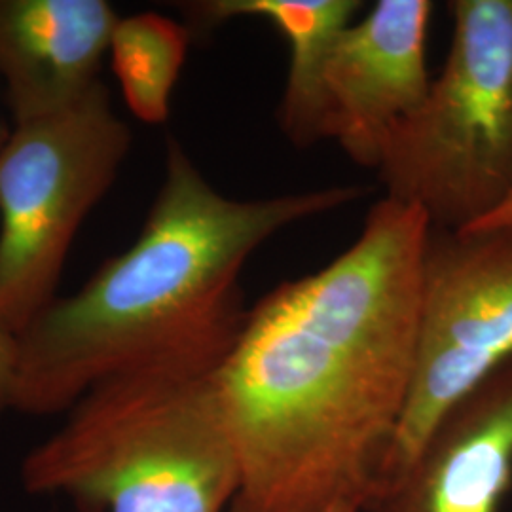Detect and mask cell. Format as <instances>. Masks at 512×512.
<instances>
[{"label":"cell","mask_w":512,"mask_h":512,"mask_svg":"<svg viewBox=\"0 0 512 512\" xmlns=\"http://www.w3.org/2000/svg\"><path fill=\"white\" fill-rule=\"evenodd\" d=\"M429 0H380L336 37L323 65L325 135L376 169L389 131L423 101Z\"/></svg>","instance_id":"52a82bcc"},{"label":"cell","mask_w":512,"mask_h":512,"mask_svg":"<svg viewBox=\"0 0 512 512\" xmlns=\"http://www.w3.org/2000/svg\"><path fill=\"white\" fill-rule=\"evenodd\" d=\"M366 192L348 184L228 198L167 139L164 181L137 239L19 334L12 410L69 412L93 387L128 374H215L249 313L239 277L256 249Z\"/></svg>","instance_id":"7a4b0ae2"},{"label":"cell","mask_w":512,"mask_h":512,"mask_svg":"<svg viewBox=\"0 0 512 512\" xmlns=\"http://www.w3.org/2000/svg\"><path fill=\"white\" fill-rule=\"evenodd\" d=\"M359 0H194L183 2L192 37L239 18L266 19L289 46V74L279 124L296 147L325 135L323 65L336 37L359 14Z\"/></svg>","instance_id":"30bf717a"},{"label":"cell","mask_w":512,"mask_h":512,"mask_svg":"<svg viewBox=\"0 0 512 512\" xmlns=\"http://www.w3.org/2000/svg\"><path fill=\"white\" fill-rule=\"evenodd\" d=\"M363 505L359 501H353V499H342L334 505H330L329 509H325L323 512H361Z\"/></svg>","instance_id":"5bb4252c"},{"label":"cell","mask_w":512,"mask_h":512,"mask_svg":"<svg viewBox=\"0 0 512 512\" xmlns=\"http://www.w3.org/2000/svg\"><path fill=\"white\" fill-rule=\"evenodd\" d=\"M511 357L512 224L431 228L421 264L414 378L378 480L408 467L454 404Z\"/></svg>","instance_id":"8992f818"},{"label":"cell","mask_w":512,"mask_h":512,"mask_svg":"<svg viewBox=\"0 0 512 512\" xmlns=\"http://www.w3.org/2000/svg\"><path fill=\"white\" fill-rule=\"evenodd\" d=\"M131 139L99 82L73 107L14 126L0 148V317L18 336L57 298L76 234Z\"/></svg>","instance_id":"5b68a950"},{"label":"cell","mask_w":512,"mask_h":512,"mask_svg":"<svg viewBox=\"0 0 512 512\" xmlns=\"http://www.w3.org/2000/svg\"><path fill=\"white\" fill-rule=\"evenodd\" d=\"M512 224V196L503 207H499L490 219L476 228H488V226H509ZM475 230V228H473Z\"/></svg>","instance_id":"4fadbf2b"},{"label":"cell","mask_w":512,"mask_h":512,"mask_svg":"<svg viewBox=\"0 0 512 512\" xmlns=\"http://www.w3.org/2000/svg\"><path fill=\"white\" fill-rule=\"evenodd\" d=\"M10 131H12V129L8 128V126L2 122V118H0V148L4 147V143L8 141Z\"/></svg>","instance_id":"9a60e30c"},{"label":"cell","mask_w":512,"mask_h":512,"mask_svg":"<svg viewBox=\"0 0 512 512\" xmlns=\"http://www.w3.org/2000/svg\"><path fill=\"white\" fill-rule=\"evenodd\" d=\"M118 18L107 0H0V82L14 126L67 110L103 82Z\"/></svg>","instance_id":"9c48e42d"},{"label":"cell","mask_w":512,"mask_h":512,"mask_svg":"<svg viewBox=\"0 0 512 512\" xmlns=\"http://www.w3.org/2000/svg\"><path fill=\"white\" fill-rule=\"evenodd\" d=\"M512 484V357L439 421L361 512H497Z\"/></svg>","instance_id":"ba28073f"},{"label":"cell","mask_w":512,"mask_h":512,"mask_svg":"<svg viewBox=\"0 0 512 512\" xmlns=\"http://www.w3.org/2000/svg\"><path fill=\"white\" fill-rule=\"evenodd\" d=\"M18 365L19 336L0 317V414L14 406Z\"/></svg>","instance_id":"7c38bea8"},{"label":"cell","mask_w":512,"mask_h":512,"mask_svg":"<svg viewBox=\"0 0 512 512\" xmlns=\"http://www.w3.org/2000/svg\"><path fill=\"white\" fill-rule=\"evenodd\" d=\"M452 42L423 101L385 139V198L431 228L484 224L512 196V0H452Z\"/></svg>","instance_id":"277c9868"},{"label":"cell","mask_w":512,"mask_h":512,"mask_svg":"<svg viewBox=\"0 0 512 512\" xmlns=\"http://www.w3.org/2000/svg\"><path fill=\"white\" fill-rule=\"evenodd\" d=\"M429 230L384 198L342 255L249 310L213 374L241 467L228 512L365 503L410 397Z\"/></svg>","instance_id":"6da1fadb"},{"label":"cell","mask_w":512,"mask_h":512,"mask_svg":"<svg viewBox=\"0 0 512 512\" xmlns=\"http://www.w3.org/2000/svg\"><path fill=\"white\" fill-rule=\"evenodd\" d=\"M192 38L186 23L160 12H139L116 21L110 35V67L129 112L141 122H167Z\"/></svg>","instance_id":"8fae6325"},{"label":"cell","mask_w":512,"mask_h":512,"mask_svg":"<svg viewBox=\"0 0 512 512\" xmlns=\"http://www.w3.org/2000/svg\"><path fill=\"white\" fill-rule=\"evenodd\" d=\"M21 482L86 512H228L241 467L213 374L148 372L86 393L25 456Z\"/></svg>","instance_id":"3957f363"}]
</instances>
